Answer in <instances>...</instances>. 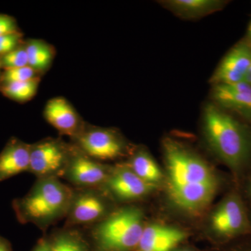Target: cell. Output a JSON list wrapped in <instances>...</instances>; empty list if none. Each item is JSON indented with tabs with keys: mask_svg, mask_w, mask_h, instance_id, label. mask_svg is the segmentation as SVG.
Instances as JSON below:
<instances>
[{
	"mask_svg": "<svg viewBox=\"0 0 251 251\" xmlns=\"http://www.w3.org/2000/svg\"></svg>",
	"mask_w": 251,
	"mask_h": 251,
	"instance_id": "obj_32",
	"label": "cell"
},
{
	"mask_svg": "<svg viewBox=\"0 0 251 251\" xmlns=\"http://www.w3.org/2000/svg\"><path fill=\"white\" fill-rule=\"evenodd\" d=\"M244 81H245L246 82H247L248 84H249V85L251 86V61L250 65H249V69H248L247 75H246Z\"/></svg>",
	"mask_w": 251,
	"mask_h": 251,
	"instance_id": "obj_28",
	"label": "cell"
},
{
	"mask_svg": "<svg viewBox=\"0 0 251 251\" xmlns=\"http://www.w3.org/2000/svg\"><path fill=\"white\" fill-rule=\"evenodd\" d=\"M186 237L184 232L163 225L145 226L138 244L140 251H171Z\"/></svg>",
	"mask_w": 251,
	"mask_h": 251,
	"instance_id": "obj_15",
	"label": "cell"
},
{
	"mask_svg": "<svg viewBox=\"0 0 251 251\" xmlns=\"http://www.w3.org/2000/svg\"><path fill=\"white\" fill-rule=\"evenodd\" d=\"M112 171V168L96 161L74 146L62 178L75 188H102Z\"/></svg>",
	"mask_w": 251,
	"mask_h": 251,
	"instance_id": "obj_8",
	"label": "cell"
},
{
	"mask_svg": "<svg viewBox=\"0 0 251 251\" xmlns=\"http://www.w3.org/2000/svg\"><path fill=\"white\" fill-rule=\"evenodd\" d=\"M32 251H51L49 238H42L39 241Z\"/></svg>",
	"mask_w": 251,
	"mask_h": 251,
	"instance_id": "obj_26",
	"label": "cell"
},
{
	"mask_svg": "<svg viewBox=\"0 0 251 251\" xmlns=\"http://www.w3.org/2000/svg\"><path fill=\"white\" fill-rule=\"evenodd\" d=\"M27 52L28 66L43 74L49 70L55 56V50L49 43L40 39L24 41Z\"/></svg>",
	"mask_w": 251,
	"mask_h": 251,
	"instance_id": "obj_18",
	"label": "cell"
},
{
	"mask_svg": "<svg viewBox=\"0 0 251 251\" xmlns=\"http://www.w3.org/2000/svg\"><path fill=\"white\" fill-rule=\"evenodd\" d=\"M74 146L61 138H48L30 145L29 173L37 179L64 176Z\"/></svg>",
	"mask_w": 251,
	"mask_h": 251,
	"instance_id": "obj_6",
	"label": "cell"
},
{
	"mask_svg": "<svg viewBox=\"0 0 251 251\" xmlns=\"http://www.w3.org/2000/svg\"><path fill=\"white\" fill-rule=\"evenodd\" d=\"M211 94L219 107L251 112V86L245 81L213 85Z\"/></svg>",
	"mask_w": 251,
	"mask_h": 251,
	"instance_id": "obj_16",
	"label": "cell"
},
{
	"mask_svg": "<svg viewBox=\"0 0 251 251\" xmlns=\"http://www.w3.org/2000/svg\"><path fill=\"white\" fill-rule=\"evenodd\" d=\"M19 31L17 21L13 16L0 14V36Z\"/></svg>",
	"mask_w": 251,
	"mask_h": 251,
	"instance_id": "obj_25",
	"label": "cell"
},
{
	"mask_svg": "<svg viewBox=\"0 0 251 251\" xmlns=\"http://www.w3.org/2000/svg\"><path fill=\"white\" fill-rule=\"evenodd\" d=\"M102 188L119 201H133L145 197L156 188V185L144 181L126 165L112 168Z\"/></svg>",
	"mask_w": 251,
	"mask_h": 251,
	"instance_id": "obj_9",
	"label": "cell"
},
{
	"mask_svg": "<svg viewBox=\"0 0 251 251\" xmlns=\"http://www.w3.org/2000/svg\"><path fill=\"white\" fill-rule=\"evenodd\" d=\"M44 117L59 134L72 139L80 134L85 125L76 110L62 97L50 99L44 107Z\"/></svg>",
	"mask_w": 251,
	"mask_h": 251,
	"instance_id": "obj_11",
	"label": "cell"
},
{
	"mask_svg": "<svg viewBox=\"0 0 251 251\" xmlns=\"http://www.w3.org/2000/svg\"><path fill=\"white\" fill-rule=\"evenodd\" d=\"M30 144L10 138L0 152V182L29 172Z\"/></svg>",
	"mask_w": 251,
	"mask_h": 251,
	"instance_id": "obj_14",
	"label": "cell"
},
{
	"mask_svg": "<svg viewBox=\"0 0 251 251\" xmlns=\"http://www.w3.org/2000/svg\"><path fill=\"white\" fill-rule=\"evenodd\" d=\"M250 192H251V186H250Z\"/></svg>",
	"mask_w": 251,
	"mask_h": 251,
	"instance_id": "obj_31",
	"label": "cell"
},
{
	"mask_svg": "<svg viewBox=\"0 0 251 251\" xmlns=\"http://www.w3.org/2000/svg\"><path fill=\"white\" fill-rule=\"evenodd\" d=\"M2 68H1V62H0V78H1V73H2Z\"/></svg>",
	"mask_w": 251,
	"mask_h": 251,
	"instance_id": "obj_29",
	"label": "cell"
},
{
	"mask_svg": "<svg viewBox=\"0 0 251 251\" xmlns=\"http://www.w3.org/2000/svg\"><path fill=\"white\" fill-rule=\"evenodd\" d=\"M40 79L0 86V92L6 98L20 103L31 100L39 89Z\"/></svg>",
	"mask_w": 251,
	"mask_h": 251,
	"instance_id": "obj_21",
	"label": "cell"
},
{
	"mask_svg": "<svg viewBox=\"0 0 251 251\" xmlns=\"http://www.w3.org/2000/svg\"><path fill=\"white\" fill-rule=\"evenodd\" d=\"M40 75L41 74L39 72L29 66L16 69H6L3 70L1 73L0 86L40 79Z\"/></svg>",
	"mask_w": 251,
	"mask_h": 251,
	"instance_id": "obj_22",
	"label": "cell"
},
{
	"mask_svg": "<svg viewBox=\"0 0 251 251\" xmlns=\"http://www.w3.org/2000/svg\"><path fill=\"white\" fill-rule=\"evenodd\" d=\"M126 166L140 178L150 184H155L163 178L159 167L145 150L135 151Z\"/></svg>",
	"mask_w": 251,
	"mask_h": 251,
	"instance_id": "obj_19",
	"label": "cell"
},
{
	"mask_svg": "<svg viewBox=\"0 0 251 251\" xmlns=\"http://www.w3.org/2000/svg\"><path fill=\"white\" fill-rule=\"evenodd\" d=\"M49 238L51 251H90L88 243L77 229L65 227Z\"/></svg>",
	"mask_w": 251,
	"mask_h": 251,
	"instance_id": "obj_20",
	"label": "cell"
},
{
	"mask_svg": "<svg viewBox=\"0 0 251 251\" xmlns=\"http://www.w3.org/2000/svg\"><path fill=\"white\" fill-rule=\"evenodd\" d=\"M72 187L57 178L37 179L25 196L12 202L16 219L46 230L67 216L73 196Z\"/></svg>",
	"mask_w": 251,
	"mask_h": 251,
	"instance_id": "obj_1",
	"label": "cell"
},
{
	"mask_svg": "<svg viewBox=\"0 0 251 251\" xmlns=\"http://www.w3.org/2000/svg\"><path fill=\"white\" fill-rule=\"evenodd\" d=\"M0 251H12L11 243L1 236H0Z\"/></svg>",
	"mask_w": 251,
	"mask_h": 251,
	"instance_id": "obj_27",
	"label": "cell"
},
{
	"mask_svg": "<svg viewBox=\"0 0 251 251\" xmlns=\"http://www.w3.org/2000/svg\"><path fill=\"white\" fill-rule=\"evenodd\" d=\"M0 62L2 70L28 66L27 54L24 43L17 49L0 57Z\"/></svg>",
	"mask_w": 251,
	"mask_h": 251,
	"instance_id": "obj_23",
	"label": "cell"
},
{
	"mask_svg": "<svg viewBox=\"0 0 251 251\" xmlns=\"http://www.w3.org/2000/svg\"><path fill=\"white\" fill-rule=\"evenodd\" d=\"M249 34H250V35L251 36V23L250 25H249Z\"/></svg>",
	"mask_w": 251,
	"mask_h": 251,
	"instance_id": "obj_30",
	"label": "cell"
},
{
	"mask_svg": "<svg viewBox=\"0 0 251 251\" xmlns=\"http://www.w3.org/2000/svg\"><path fill=\"white\" fill-rule=\"evenodd\" d=\"M73 189L72 201L65 217L66 227H93L113 212L110 211L108 193L103 188Z\"/></svg>",
	"mask_w": 251,
	"mask_h": 251,
	"instance_id": "obj_5",
	"label": "cell"
},
{
	"mask_svg": "<svg viewBox=\"0 0 251 251\" xmlns=\"http://www.w3.org/2000/svg\"><path fill=\"white\" fill-rule=\"evenodd\" d=\"M24 43L21 31L0 36V57L17 49Z\"/></svg>",
	"mask_w": 251,
	"mask_h": 251,
	"instance_id": "obj_24",
	"label": "cell"
},
{
	"mask_svg": "<svg viewBox=\"0 0 251 251\" xmlns=\"http://www.w3.org/2000/svg\"><path fill=\"white\" fill-rule=\"evenodd\" d=\"M217 184L198 183L171 186L170 194L173 202L185 210H201L209 204L215 196Z\"/></svg>",
	"mask_w": 251,
	"mask_h": 251,
	"instance_id": "obj_13",
	"label": "cell"
},
{
	"mask_svg": "<svg viewBox=\"0 0 251 251\" xmlns=\"http://www.w3.org/2000/svg\"><path fill=\"white\" fill-rule=\"evenodd\" d=\"M251 61L250 49L244 44L236 46L220 63L210 82L214 85L244 81Z\"/></svg>",
	"mask_w": 251,
	"mask_h": 251,
	"instance_id": "obj_12",
	"label": "cell"
},
{
	"mask_svg": "<svg viewBox=\"0 0 251 251\" xmlns=\"http://www.w3.org/2000/svg\"><path fill=\"white\" fill-rule=\"evenodd\" d=\"M213 229L219 235L231 237L250 228L245 208L238 195L231 194L220 204L211 219Z\"/></svg>",
	"mask_w": 251,
	"mask_h": 251,
	"instance_id": "obj_10",
	"label": "cell"
},
{
	"mask_svg": "<svg viewBox=\"0 0 251 251\" xmlns=\"http://www.w3.org/2000/svg\"><path fill=\"white\" fill-rule=\"evenodd\" d=\"M72 145L96 161H112L125 154L126 144L115 130L85 124Z\"/></svg>",
	"mask_w": 251,
	"mask_h": 251,
	"instance_id": "obj_7",
	"label": "cell"
},
{
	"mask_svg": "<svg viewBox=\"0 0 251 251\" xmlns=\"http://www.w3.org/2000/svg\"><path fill=\"white\" fill-rule=\"evenodd\" d=\"M145 227L143 211L126 206L93 226L92 237L99 251H130L138 247Z\"/></svg>",
	"mask_w": 251,
	"mask_h": 251,
	"instance_id": "obj_3",
	"label": "cell"
},
{
	"mask_svg": "<svg viewBox=\"0 0 251 251\" xmlns=\"http://www.w3.org/2000/svg\"><path fill=\"white\" fill-rule=\"evenodd\" d=\"M164 7L184 19H198L222 8L224 1L216 0H168L161 1Z\"/></svg>",
	"mask_w": 251,
	"mask_h": 251,
	"instance_id": "obj_17",
	"label": "cell"
},
{
	"mask_svg": "<svg viewBox=\"0 0 251 251\" xmlns=\"http://www.w3.org/2000/svg\"><path fill=\"white\" fill-rule=\"evenodd\" d=\"M203 126L211 150L232 171L239 172L249 162L251 140L247 129L215 104H208Z\"/></svg>",
	"mask_w": 251,
	"mask_h": 251,
	"instance_id": "obj_2",
	"label": "cell"
},
{
	"mask_svg": "<svg viewBox=\"0 0 251 251\" xmlns=\"http://www.w3.org/2000/svg\"><path fill=\"white\" fill-rule=\"evenodd\" d=\"M171 186L214 183L217 179L205 162L171 139L163 142Z\"/></svg>",
	"mask_w": 251,
	"mask_h": 251,
	"instance_id": "obj_4",
	"label": "cell"
}]
</instances>
